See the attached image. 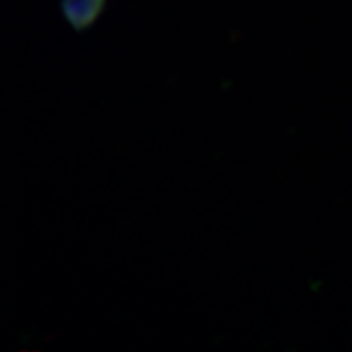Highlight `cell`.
Segmentation results:
<instances>
[{
	"mask_svg": "<svg viewBox=\"0 0 352 352\" xmlns=\"http://www.w3.org/2000/svg\"><path fill=\"white\" fill-rule=\"evenodd\" d=\"M107 0H61V10L65 14L67 22L76 29V31H85L104 10Z\"/></svg>",
	"mask_w": 352,
	"mask_h": 352,
	"instance_id": "6da1fadb",
	"label": "cell"
}]
</instances>
